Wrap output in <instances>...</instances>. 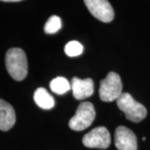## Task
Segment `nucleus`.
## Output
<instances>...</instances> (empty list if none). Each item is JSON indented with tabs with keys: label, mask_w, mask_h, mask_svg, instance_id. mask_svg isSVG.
Masks as SVG:
<instances>
[{
	"label": "nucleus",
	"mask_w": 150,
	"mask_h": 150,
	"mask_svg": "<svg viewBox=\"0 0 150 150\" xmlns=\"http://www.w3.org/2000/svg\"><path fill=\"white\" fill-rule=\"evenodd\" d=\"M5 64L10 76L16 81L23 80L28 74V61L24 51L19 48H10L5 56Z\"/></svg>",
	"instance_id": "f257e3e1"
},
{
	"label": "nucleus",
	"mask_w": 150,
	"mask_h": 150,
	"mask_svg": "<svg viewBox=\"0 0 150 150\" xmlns=\"http://www.w3.org/2000/svg\"><path fill=\"white\" fill-rule=\"evenodd\" d=\"M116 102L118 108L124 112L126 118L134 123H139L147 116L146 108L142 103L135 101L129 93H123Z\"/></svg>",
	"instance_id": "f03ea898"
},
{
	"label": "nucleus",
	"mask_w": 150,
	"mask_h": 150,
	"mask_svg": "<svg viewBox=\"0 0 150 150\" xmlns=\"http://www.w3.org/2000/svg\"><path fill=\"white\" fill-rule=\"evenodd\" d=\"M122 90L123 84L119 75L114 72H110L100 82L99 97L103 102L116 101L123 93Z\"/></svg>",
	"instance_id": "7ed1b4c3"
},
{
	"label": "nucleus",
	"mask_w": 150,
	"mask_h": 150,
	"mask_svg": "<svg viewBox=\"0 0 150 150\" xmlns=\"http://www.w3.org/2000/svg\"><path fill=\"white\" fill-rule=\"evenodd\" d=\"M95 110L93 103H81L75 115L69 120V128L74 131H83L91 125L95 118Z\"/></svg>",
	"instance_id": "20e7f679"
},
{
	"label": "nucleus",
	"mask_w": 150,
	"mask_h": 150,
	"mask_svg": "<svg viewBox=\"0 0 150 150\" xmlns=\"http://www.w3.org/2000/svg\"><path fill=\"white\" fill-rule=\"evenodd\" d=\"M111 143L110 134L105 127H97L83 138V145L89 149H108Z\"/></svg>",
	"instance_id": "39448f33"
},
{
	"label": "nucleus",
	"mask_w": 150,
	"mask_h": 150,
	"mask_svg": "<svg viewBox=\"0 0 150 150\" xmlns=\"http://www.w3.org/2000/svg\"><path fill=\"white\" fill-rule=\"evenodd\" d=\"M86 7L97 19L109 23L114 18V11L108 0H83Z\"/></svg>",
	"instance_id": "423d86ee"
},
{
	"label": "nucleus",
	"mask_w": 150,
	"mask_h": 150,
	"mask_svg": "<svg viewBox=\"0 0 150 150\" xmlns=\"http://www.w3.org/2000/svg\"><path fill=\"white\" fill-rule=\"evenodd\" d=\"M114 144L118 150H137V138L134 133L124 126H119L115 130Z\"/></svg>",
	"instance_id": "0eeeda50"
},
{
	"label": "nucleus",
	"mask_w": 150,
	"mask_h": 150,
	"mask_svg": "<svg viewBox=\"0 0 150 150\" xmlns=\"http://www.w3.org/2000/svg\"><path fill=\"white\" fill-rule=\"evenodd\" d=\"M71 88L73 94L76 99L83 100L93 95L94 91L93 81L91 79H81L79 78L74 77L72 80Z\"/></svg>",
	"instance_id": "6e6552de"
},
{
	"label": "nucleus",
	"mask_w": 150,
	"mask_h": 150,
	"mask_svg": "<svg viewBox=\"0 0 150 150\" xmlns=\"http://www.w3.org/2000/svg\"><path fill=\"white\" fill-rule=\"evenodd\" d=\"M16 115L13 108L0 98V130L8 131L14 125Z\"/></svg>",
	"instance_id": "1a4fd4ad"
},
{
	"label": "nucleus",
	"mask_w": 150,
	"mask_h": 150,
	"mask_svg": "<svg viewBox=\"0 0 150 150\" xmlns=\"http://www.w3.org/2000/svg\"><path fill=\"white\" fill-rule=\"evenodd\" d=\"M33 99L38 106L43 109H51L54 106V99L44 88H38L33 94Z\"/></svg>",
	"instance_id": "9d476101"
},
{
	"label": "nucleus",
	"mask_w": 150,
	"mask_h": 150,
	"mask_svg": "<svg viewBox=\"0 0 150 150\" xmlns=\"http://www.w3.org/2000/svg\"><path fill=\"white\" fill-rule=\"evenodd\" d=\"M50 88L54 93L64 94L71 88V84L64 77H57L50 82Z\"/></svg>",
	"instance_id": "9b49d317"
},
{
	"label": "nucleus",
	"mask_w": 150,
	"mask_h": 150,
	"mask_svg": "<svg viewBox=\"0 0 150 150\" xmlns=\"http://www.w3.org/2000/svg\"><path fill=\"white\" fill-rule=\"evenodd\" d=\"M83 51V47L78 41H70L65 45L64 52L69 57H77L80 55Z\"/></svg>",
	"instance_id": "f8f14e48"
},
{
	"label": "nucleus",
	"mask_w": 150,
	"mask_h": 150,
	"mask_svg": "<svg viewBox=\"0 0 150 150\" xmlns=\"http://www.w3.org/2000/svg\"><path fill=\"white\" fill-rule=\"evenodd\" d=\"M62 23L60 18L56 15H53L48 19L47 23L44 25V31L48 34L55 33L61 28Z\"/></svg>",
	"instance_id": "ddd939ff"
},
{
	"label": "nucleus",
	"mask_w": 150,
	"mask_h": 150,
	"mask_svg": "<svg viewBox=\"0 0 150 150\" xmlns=\"http://www.w3.org/2000/svg\"><path fill=\"white\" fill-rule=\"evenodd\" d=\"M0 1H4V2H19L22 0H0Z\"/></svg>",
	"instance_id": "4468645a"
}]
</instances>
